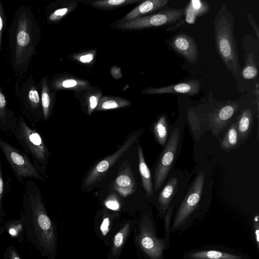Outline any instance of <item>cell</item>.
Returning a JSON list of instances; mask_svg holds the SVG:
<instances>
[{
	"instance_id": "cell-1",
	"label": "cell",
	"mask_w": 259,
	"mask_h": 259,
	"mask_svg": "<svg viewBox=\"0 0 259 259\" xmlns=\"http://www.w3.org/2000/svg\"><path fill=\"white\" fill-rule=\"evenodd\" d=\"M24 185L20 218L24 233L42 256L56 259L57 232L47 212L40 190L32 180H27Z\"/></svg>"
},
{
	"instance_id": "cell-2",
	"label": "cell",
	"mask_w": 259,
	"mask_h": 259,
	"mask_svg": "<svg viewBox=\"0 0 259 259\" xmlns=\"http://www.w3.org/2000/svg\"><path fill=\"white\" fill-rule=\"evenodd\" d=\"M205 176L199 172L193 181L186 195L174 211L170 232L180 235L203 219L207 210L206 204H202Z\"/></svg>"
},
{
	"instance_id": "cell-3",
	"label": "cell",
	"mask_w": 259,
	"mask_h": 259,
	"mask_svg": "<svg viewBox=\"0 0 259 259\" xmlns=\"http://www.w3.org/2000/svg\"><path fill=\"white\" fill-rule=\"evenodd\" d=\"M235 20L226 5L214 19L215 47L226 68L233 75L241 71L237 44L234 37Z\"/></svg>"
},
{
	"instance_id": "cell-4",
	"label": "cell",
	"mask_w": 259,
	"mask_h": 259,
	"mask_svg": "<svg viewBox=\"0 0 259 259\" xmlns=\"http://www.w3.org/2000/svg\"><path fill=\"white\" fill-rule=\"evenodd\" d=\"M13 134L22 146L23 151L31 156V161L37 170L44 178H48L46 170L50 153L37 130L29 125L22 116H20Z\"/></svg>"
},
{
	"instance_id": "cell-5",
	"label": "cell",
	"mask_w": 259,
	"mask_h": 259,
	"mask_svg": "<svg viewBox=\"0 0 259 259\" xmlns=\"http://www.w3.org/2000/svg\"><path fill=\"white\" fill-rule=\"evenodd\" d=\"M134 241L140 253L145 259H162L169 247V241L158 237L153 215L143 213L134 229Z\"/></svg>"
},
{
	"instance_id": "cell-6",
	"label": "cell",
	"mask_w": 259,
	"mask_h": 259,
	"mask_svg": "<svg viewBox=\"0 0 259 259\" xmlns=\"http://www.w3.org/2000/svg\"><path fill=\"white\" fill-rule=\"evenodd\" d=\"M183 132L180 125L174 127L159 155L153 176L155 192L160 189L174 166L181 148Z\"/></svg>"
},
{
	"instance_id": "cell-7",
	"label": "cell",
	"mask_w": 259,
	"mask_h": 259,
	"mask_svg": "<svg viewBox=\"0 0 259 259\" xmlns=\"http://www.w3.org/2000/svg\"><path fill=\"white\" fill-rule=\"evenodd\" d=\"M0 149L18 181L22 184L28 180L45 181L29 156L0 138Z\"/></svg>"
},
{
	"instance_id": "cell-8",
	"label": "cell",
	"mask_w": 259,
	"mask_h": 259,
	"mask_svg": "<svg viewBox=\"0 0 259 259\" xmlns=\"http://www.w3.org/2000/svg\"><path fill=\"white\" fill-rule=\"evenodd\" d=\"M184 15L182 9L170 8L146 16L118 23L116 27L122 29H139L158 27L175 23L180 20Z\"/></svg>"
},
{
	"instance_id": "cell-9",
	"label": "cell",
	"mask_w": 259,
	"mask_h": 259,
	"mask_svg": "<svg viewBox=\"0 0 259 259\" xmlns=\"http://www.w3.org/2000/svg\"><path fill=\"white\" fill-rule=\"evenodd\" d=\"M142 133L143 131L141 130L132 134L115 152L95 165L84 180L82 184L83 188L92 186L101 179L113 165L135 143Z\"/></svg>"
},
{
	"instance_id": "cell-10",
	"label": "cell",
	"mask_w": 259,
	"mask_h": 259,
	"mask_svg": "<svg viewBox=\"0 0 259 259\" xmlns=\"http://www.w3.org/2000/svg\"><path fill=\"white\" fill-rule=\"evenodd\" d=\"M119 214L117 212H110L104 208L96 218L95 223V233L106 247H109L112 237L120 223Z\"/></svg>"
},
{
	"instance_id": "cell-11",
	"label": "cell",
	"mask_w": 259,
	"mask_h": 259,
	"mask_svg": "<svg viewBox=\"0 0 259 259\" xmlns=\"http://www.w3.org/2000/svg\"><path fill=\"white\" fill-rule=\"evenodd\" d=\"M179 180L178 177L172 176L167 181L158 195L157 212L158 217L164 220L168 210L175 211L181 202L176 197L178 191Z\"/></svg>"
},
{
	"instance_id": "cell-12",
	"label": "cell",
	"mask_w": 259,
	"mask_h": 259,
	"mask_svg": "<svg viewBox=\"0 0 259 259\" xmlns=\"http://www.w3.org/2000/svg\"><path fill=\"white\" fill-rule=\"evenodd\" d=\"M184 259H250L242 252L222 247H205L188 251Z\"/></svg>"
},
{
	"instance_id": "cell-13",
	"label": "cell",
	"mask_w": 259,
	"mask_h": 259,
	"mask_svg": "<svg viewBox=\"0 0 259 259\" xmlns=\"http://www.w3.org/2000/svg\"><path fill=\"white\" fill-rule=\"evenodd\" d=\"M136 220H125L121 221L115 232L107 255V259H119L123 247L135 226Z\"/></svg>"
},
{
	"instance_id": "cell-14",
	"label": "cell",
	"mask_w": 259,
	"mask_h": 259,
	"mask_svg": "<svg viewBox=\"0 0 259 259\" xmlns=\"http://www.w3.org/2000/svg\"><path fill=\"white\" fill-rule=\"evenodd\" d=\"M170 46L176 52L189 63L195 64L198 61V50L194 39L185 33L176 35L171 40Z\"/></svg>"
},
{
	"instance_id": "cell-15",
	"label": "cell",
	"mask_w": 259,
	"mask_h": 259,
	"mask_svg": "<svg viewBox=\"0 0 259 259\" xmlns=\"http://www.w3.org/2000/svg\"><path fill=\"white\" fill-rule=\"evenodd\" d=\"M28 20L25 14H22L18 20L16 34L15 56L17 64L24 61V55L31 44Z\"/></svg>"
},
{
	"instance_id": "cell-16",
	"label": "cell",
	"mask_w": 259,
	"mask_h": 259,
	"mask_svg": "<svg viewBox=\"0 0 259 259\" xmlns=\"http://www.w3.org/2000/svg\"><path fill=\"white\" fill-rule=\"evenodd\" d=\"M200 87V82L193 79L161 88H148L142 93L146 95L182 94L194 95L198 93Z\"/></svg>"
},
{
	"instance_id": "cell-17",
	"label": "cell",
	"mask_w": 259,
	"mask_h": 259,
	"mask_svg": "<svg viewBox=\"0 0 259 259\" xmlns=\"http://www.w3.org/2000/svg\"><path fill=\"white\" fill-rule=\"evenodd\" d=\"M136 182L130 165L122 168L113 183V189L121 196L126 197L135 193Z\"/></svg>"
},
{
	"instance_id": "cell-18",
	"label": "cell",
	"mask_w": 259,
	"mask_h": 259,
	"mask_svg": "<svg viewBox=\"0 0 259 259\" xmlns=\"http://www.w3.org/2000/svg\"><path fill=\"white\" fill-rule=\"evenodd\" d=\"M168 0H149L143 2L133 10L127 13L118 23L131 20L141 17L143 15L154 12L166 6Z\"/></svg>"
},
{
	"instance_id": "cell-19",
	"label": "cell",
	"mask_w": 259,
	"mask_h": 259,
	"mask_svg": "<svg viewBox=\"0 0 259 259\" xmlns=\"http://www.w3.org/2000/svg\"><path fill=\"white\" fill-rule=\"evenodd\" d=\"M238 105L232 103L226 105L211 114L209 117L210 127L214 132L225 125L237 110Z\"/></svg>"
},
{
	"instance_id": "cell-20",
	"label": "cell",
	"mask_w": 259,
	"mask_h": 259,
	"mask_svg": "<svg viewBox=\"0 0 259 259\" xmlns=\"http://www.w3.org/2000/svg\"><path fill=\"white\" fill-rule=\"evenodd\" d=\"M18 118L7 107V102L0 86V131L7 134L13 133L17 125Z\"/></svg>"
},
{
	"instance_id": "cell-21",
	"label": "cell",
	"mask_w": 259,
	"mask_h": 259,
	"mask_svg": "<svg viewBox=\"0 0 259 259\" xmlns=\"http://www.w3.org/2000/svg\"><path fill=\"white\" fill-rule=\"evenodd\" d=\"M56 90H70L76 92L85 90L90 87L88 81L71 76L56 78L52 83Z\"/></svg>"
},
{
	"instance_id": "cell-22",
	"label": "cell",
	"mask_w": 259,
	"mask_h": 259,
	"mask_svg": "<svg viewBox=\"0 0 259 259\" xmlns=\"http://www.w3.org/2000/svg\"><path fill=\"white\" fill-rule=\"evenodd\" d=\"M139 156V168L141 176L142 185L148 197L154 195V187L150 171L145 162L143 150L141 146L138 148Z\"/></svg>"
},
{
	"instance_id": "cell-23",
	"label": "cell",
	"mask_w": 259,
	"mask_h": 259,
	"mask_svg": "<svg viewBox=\"0 0 259 259\" xmlns=\"http://www.w3.org/2000/svg\"><path fill=\"white\" fill-rule=\"evenodd\" d=\"M209 10V6L206 2L200 0L191 1L184 11L185 20L188 24H194L198 17L204 15Z\"/></svg>"
},
{
	"instance_id": "cell-24",
	"label": "cell",
	"mask_w": 259,
	"mask_h": 259,
	"mask_svg": "<svg viewBox=\"0 0 259 259\" xmlns=\"http://www.w3.org/2000/svg\"><path fill=\"white\" fill-rule=\"evenodd\" d=\"M169 130L166 116L161 115L154 124L153 134L157 142L162 147L165 146L168 140Z\"/></svg>"
},
{
	"instance_id": "cell-25",
	"label": "cell",
	"mask_w": 259,
	"mask_h": 259,
	"mask_svg": "<svg viewBox=\"0 0 259 259\" xmlns=\"http://www.w3.org/2000/svg\"><path fill=\"white\" fill-rule=\"evenodd\" d=\"M130 104V101L125 99L113 96H104L100 99L96 110L102 111L118 109Z\"/></svg>"
},
{
	"instance_id": "cell-26",
	"label": "cell",
	"mask_w": 259,
	"mask_h": 259,
	"mask_svg": "<svg viewBox=\"0 0 259 259\" xmlns=\"http://www.w3.org/2000/svg\"><path fill=\"white\" fill-rule=\"evenodd\" d=\"M252 123V114L249 109L244 110L237 120V129L240 139H245L250 132Z\"/></svg>"
},
{
	"instance_id": "cell-27",
	"label": "cell",
	"mask_w": 259,
	"mask_h": 259,
	"mask_svg": "<svg viewBox=\"0 0 259 259\" xmlns=\"http://www.w3.org/2000/svg\"><path fill=\"white\" fill-rule=\"evenodd\" d=\"M41 104L42 117L47 120L51 116L53 108V100L47 81L44 79L41 83Z\"/></svg>"
},
{
	"instance_id": "cell-28",
	"label": "cell",
	"mask_w": 259,
	"mask_h": 259,
	"mask_svg": "<svg viewBox=\"0 0 259 259\" xmlns=\"http://www.w3.org/2000/svg\"><path fill=\"white\" fill-rule=\"evenodd\" d=\"M245 65L242 71V77L246 79H252L256 77L258 69L253 53H246L245 55Z\"/></svg>"
},
{
	"instance_id": "cell-29",
	"label": "cell",
	"mask_w": 259,
	"mask_h": 259,
	"mask_svg": "<svg viewBox=\"0 0 259 259\" xmlns=\"http://www.w3.org/2000/svg\"><path fill=\"white\" fill-rule=\"evenodd\" d=\"M239 140V134L237 129L236 123H233L229 128L223 138L221 148L225 150H230L234 148L237 144Z\"/></svg>"
},
{
	"instance_id": "cell-30",
	"label": "cell",
	"mask_w": 259,
	"mask_h": 259,
	"mask_svg": "<svg viewBox=\"0 0 259 259\" xmlns=\"http://www.w3.org/2000/svg\"><path fill=\"white\" fill-rule=\"evenodd\" d=\"M87 89L84 99L87 107V113L90 115L96 109L99 101L102 97V92L100 90Z\"/></svg>"
},
{
	"instance_id": "cell-31",
	"label": "cell",
	"mask_w": 259,
	"mask_h": 259,
	"mask_svg": "<svg viewBox=\"0 0 259 259\" xmlns=\"http://www.w3.org/2000/svg\"><path fill=\"white\" fill-rule=\"evenodd\" d=\"M139 0H104L94 1L92 5L102 9H113L139 2Z\"/></svg>"
},
{
	"instance_id": "cell-32",
	"label": "cell",
	"mask_w": 259,
	"mask_h": 259,
	"mask_svg": "<svg viewBox=\"0 0 259 259\" xmlns=\"http://www.w3.org/2000/svg\"><path fill=\"white\" fill-rule=\"evenodd\" d=\"M105 208L112 211L119 212L121 210L122 203L117 195L112 193L108 196L103 202Z\"/></svg>"
},
{
	"instance_id": "cell-33",
	"label": "cell",
	"mask_w": 259,
	"mask_h": 259,
	"mask_svg": "<svg viewBox=\"0 0 259 259\" xmlns=\"http://www.w3.org/2000/svg\"><path fill=\"white\" fill-rule=\"evenodd\" d=\"M9 233L13 237H19L24 233L21 219L12 220L6 223Z\"/></svg>"
},
{
	"instance_id": "cell-34",
	"label": "cell",
	"mask_w": 259,
	"mask_h": 259,
	"mask_svg": "<svg viewBox=\"0 0 259 259\" xmlns=\"http://www.w3.org/2000/svg\"><path fill=\"white\" fill-rule=\"evenodd\" d=\"M4 184L3 166L0 157V222L5 216V212L3 206V200L5 195Z\"/></svg>"
},
{
	"instance_id": "cell-35",
	"label": "cell",
	"mask_w": 259,
	"mask_h": 259,
	"mask_svg": "<svg viewBox=\"0 0 259 259\" xmlns=\"http://www.w3.org/2000/svg\"><path fill=\"white\" fill-rule=\"evenodd\" d=\"M70 8V7H64L56 10L50 15L49 20L51 21H56L61 19L68 13Z\"/></svg>"
},
{
	"instance_id": "cell-36",
	"label": "cell",
	"mask_w": 259,
	"mask_h": 259,
	"mask_svg": "<svg viewBox=\"0 0 259 259\" xmlns=\"http://www.w3.org/2000/svg\"><path fill=\"white\" fill-rule=\"evenodd\" d=\"M247 19L249 22V23L252 28V29L256 35L257 38L258 39L259 38V30H258V24L256 22L255 20L253 19L252 13H249L247 14Z\"/></svg>"
},
{
	"instance_id": "cell-37",
	"label": "cell",
	"mask_w": 259,
	"mask_h": 259,
	"mask_svg": "<svg viewBox=\"0 0 259 259\" xmlns=\"http://www.w3.org/2000/svg\"><path fill=\"white\" fill-rule=\"evenodd\" d=\"M75 58L77 60L81 63H89L93 61L94 59V54L92 53L84 54L76 57Z\"/></svg>"
},
{
	"instance_id": "cell-38",
	"label": "cell",
	"mask_w": 259,
	"mask_h": 259,
	"mask_svg": "<svg viewBox=\"0 0 259 259\" xmlns=\"http://www.w3.org/2000/svg\"><path fill=\"white\" fill-rule=\"evenodd\" d=\"M254 236L257 247H259V225H258V215L256 214L253 219Z\"/></svg>"
},
{
	"instance_id": "cell-39",
	"label": "cell",
	"mask_w": 259,
	"mask_h": 259,
	"mask_svg": "<svg viewBox=\"0 0 259 259\" xmlns=\"http://www.w3.org/2000/svg\"><path fill=\"white\" fill-rule=\"evenodd\" d=\"M8 259H21L17 250L13 246L8 248Z\"/></svg>"
},
{
	"instance_id": "cell-40",
	"label": "cell",
	"mask_w": 259,
	"mask_h": 259,
	"mask_svg": "<svg viewBox=\"0 0 259 259\" xmlns=\"http://www.w3.org/2000/svg\"><path fill=\"white\" fill-rule=\"evenodd\" d=\"M4 27V17L2 5L0 4V49H2V38Z\"/></svg>"
}]
</instances>
